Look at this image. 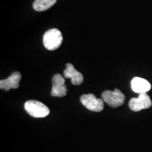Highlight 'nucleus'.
<instances>
[{"instance_id":"nucleus-5","label":"nucleus","mask_w":152,"mask_h":152,"mask_svg":"<svg viewBox=\"0 0 152 152\" xmlns=\"http://www.w3.org/2000/svg\"><path fill=\"white\" fill-rule=\"evenodd\" d=\"M152 105L149 96L147 93L140 94L137 98L131 99L129 102V107L133 111H140L143 109H147Z\"/></svg>"},{"instance_id":"nucleus-6","label":"nucleus","mask_w":152,"mask_h":152,"mask_svg":"<svg viewBox=\"0 0 152 152\" xmlns=\"http://www.w3.org/2000/svg\"><path fill=\"white\" fill-rule=\"evenodd\" d=\"M68 89L65 85V78L59 73H56L52 77V88L51 94L52 96L62 97L66 96Z\"/></svg>"},{"instance_id":"nucleus-2","label":"nucleus","mask_w":152,"mask_h":152,"mask_svg":"<svg viewBox=\"0 0 152 152\" xmlns=\"http://www.w3.org/2000/svg\"><path fill=\"white\" fill-rule=\"evenodd\" d=\"M25 109L29 115L35 118H45L49 114L47 106L36 100H29L25 104Z\"/></svg>"},{"instance_id":"nucleus-7","label":"nucleus","mask_w":152,"mask_h":152,"mask_svg":"<svg viewBox=\"0 0 152 152\" xmlns=\"http://www.w3.org/2000/svg\"><path fill=\"white\" fill-rule=\"evenodd\" d=\"M21 79V74L19 72H14L8 78L1 80L0 88L5 91L10 90L11 88L16 89L19 87V83Z\"/></svg>"},{"instance_id":"nucleus-1","label":"nucleus","mask_w":152,"mask_h":152,"mask_svg":"<svg viewBox=\"0 0 152 152\" xmlns=\"http://www.w3.org/2000/svg\"><path fill=\"white\" fill-rule=\"evenodd\" d=\"M63 42L61 32L56 28L47 30L43 36V44L48 50L54 51L61 46Z\"/></svg>"},{"instance_id":"nucleus-10","label":"nucleus","mask_w":152,"mask_h":152,"mask_svg":"<svg viewBox=\"0 0 152 152\" xmlns=\"http://www.w3.org/2000/svg\"><path fill=\"white\" fill-rule=\"evenodd\" d=\"M56 1L57 0H35L33 7L35 11H45L53 7Z\"/></svg>"},{"instance_id":"nucleus-4","label":"nucleus","mask_w":152,"mask_h":152,"mask_svg":"<svg viewBox=\"0 0 152 152\" xmlns=\"http://www.w3.org/2000/svg\"><path fill=\"white\" fill-rule=\"evenodd\" d=\"M80 102L87 109L92 111L100 112L104 109V101L102 99H97L93 94L82 95Z\"/></svg>"},{"instance_id":"nucleus-8","label":"nucleus","mask_w":152,"mask_h":152,"mask_svg":"<svg viewBox=\"0 0 152 152\" xmlns=\"http://www.w3.org/2000/svg\"><path fill=\"white\" fill-rule=\"evenodd\" d=\"M64 76L66 78H71L72 84L75 85L82 84L84 80L83 74L77 71L72 64H66V68L64 71Z\"/></svg>"},{"instance_id":"nucleus-3","label":"nucleus","mask_w":152,"mask_h":152,"mask_svg":"<svg viewBox=\"0 0 152 152\" xmlns=\"http://www.w3.org/2000/svg\"><path fill=\"white\" fill-rule=\"evenodd\" d=\"M102 99L111 107L116 108L124 104L125 96L121 90L115 89L114 91H104L102 94Z\"/></svg>"},{"instance_id":"nucleus-9","label":"nucleus","mask_w":152,"mask_h":152,"mask_svg":"<svg viewBox=\"0 0 152 152\" xmlns=\"http://www.w3.org/2000/svg\"><path fill=\"white\" fill-rule=\"evenodd\" d=\"M131 87L134 92L138 94L147 93L148 91L151 90V84L147 80L142 77H135L131 81Z\"/></svg>"}]
</instances>
